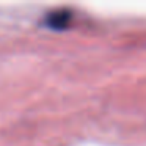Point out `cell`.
<instances>
[{
    "mask_svg": "<svg viewBox=\"0 0 146 146\" xmlns=\"http://www.w3.org/2000/svg\"><path fill=\"white\" fill-rule=\"evenodd\" d=\"M72 21V13L69 10L50 11L44 17V25L50 30H66Z\"/></svg>",
    "mask_w": 146,
    "mask_h": 146,
    "instance_id": "cell-1",
    "label": "cell"
}]
</instances>
